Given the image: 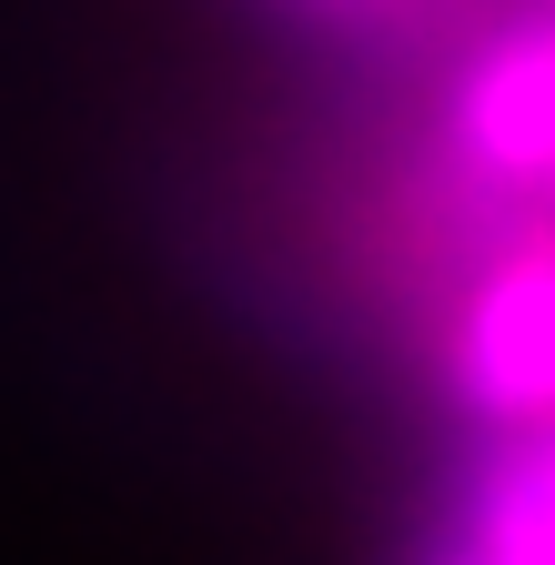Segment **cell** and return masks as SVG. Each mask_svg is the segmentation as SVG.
<instances>
[{
	"label": "cell",
	"mask_w": 555,
	"mask_h": 565,
	"mask_svg": "<svg viewBox=\"0 0 555 565\" xmlns=\"http://www.w3.org/2000/svg\"><path fill=\"white\" fill-rule=\"evenodd\" d=\"M455 152L495 192H555V11L495 31L455 82Z\"/></svg>",
	"instance_id": "cell-2"
},
{
	"label": "cell",
	"mask_w": 555,
	"mask_h": 565,
	"mask_svg": "<svg viewBox=\"0 0 555 565\" xmlns=\"http://www.w3.org/2000/svg\"><path fill=\"white\" fill-rule=\"evenodd\" d=\"M455 535L495 545L505 565H555V424H535V435H515L495 465L474 475Z\"/></svg>",
	"instance_id": "cell-3"
},
{
	"label": "cell",
	"mask_w": 555,
	"mask_h": 565,
	"mask_svg": "<svg viewBox=\"0 0 555 565\" xmlns=\"http://www.w3.org/2000/svg\"><path fill=\"white\" fill-rule=\"evenodd\" d=\"M445 384L495 435L555 424V223H535L474 263L455 333H445Z\"/></svg>",
	"instance_id": "cell-1"
},
{
	"label": "cell",
	"mask_w": 555,
	"mask_h": 565,
	"mask_svg": "<svg viewBox=\"0 0 555 565\" xmlns=\"http://www.w3.org/2000/svg\"><path fill=\"white\" fill-rule=\"evenodd\" d=\"M435 565H505V555H495V545H474V535H455V525H445V545H435Z\"/></svg>",
	"instance_id": "cell-4"
}]
</instances>
